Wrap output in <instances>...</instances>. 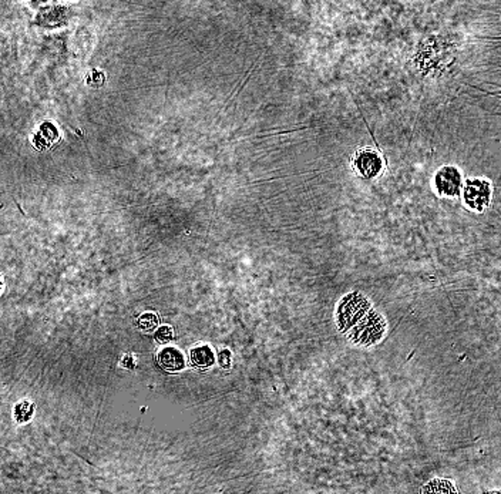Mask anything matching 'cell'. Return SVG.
I'll return each mask as SVG.
<instances>
[{
	"instance_id": "1",
	"label": "cell",
	"mask_w": 501,
	"mask_h": 494,
	"mask_svg": "<svg viewBox=\"0 0 501 494\" xmlns=\"http://www.w3.org/2000/svg\"><path fill=\"white\" fill-rule=\"evenodd\" d=\"M370 300L361 292L354 291L340 298L335 311V322L342 333L348 335L370 311Z\"/></svg>"
},
{
	"instance_id": "2",
	"label": "cell",
	"mask_w": 501,
	"mask_h": 494,
	"mask_svg": "<svg viewBox=\"0 0 501 494\" xmlns=\"http://www.w3.org/2000/svg\"><path fill=\"white\" fill-rule=\"evenodd\" d=\"M388 330L386 319L375 310H372L349 333L348 337L358 347H373L384 337Z\"/></svg>"
},
{
	"instance_id": "3",
	"label": "cell",
	"mask_w": 501,
	"mask_h": 494,
	"mask_svg": "<svg viewBox=\"0 0 501 494\" xmlns=\"http://www.w3.org/2000/svg\"><path fill=\"white\" fill-rule=\"evenodd\" d=\"M463 203L465 205L477 214H483L491 203L493 189L490 181L484 178H470L465 182L463 191Z\"/></svg>"
},
{
	"instance_id": "4",
	"label": "cell",
	"mask_w": 501,
	"mask_h": 494,
	"mask_svg": "<svg viewBox=\"0 0 501 494\" xmlns=\"http://www.w3.org/2000/svg\"><path fill=\"white\" fill-rule=\"evenodd\" d=\"M465 180L461 171L454 166L440 167L433 177L435 191L442 198H454L463 191Z\"/></svg>"
},
{
	"instance_id": "5",
	"label": "cell",
	"mask_w": 501,
	"mask_h": 494,
	"mask_svg": "<svg viewBox=\"0 0 501 494\" xmlns=\"http://www.w3.org/2000/svg\"><path fill=\"white\" fill-rule=\"evenodd\" d=\"M354 167L365 180H375L383 171V159L370 147L361 148L354 157Z\"/></svg>"
},
{
	"instance_id": "6",
	"label": "cell",
	"mask_w": 501,
	"mask_h": 494,
	"mask_svg": "<svg viewBox=\"0 0 501 494\" xmlns=\"http://www.w3.org/2000/svg\"><path fill=\"white\" fill-rule=\"evenodd\" d=\"M160 366L167 372H180L185 368V358L178 348L166 347L157 355Z\"/></svg>"
},
{
	"instance_id": "7",
	"label": "cell",
	"mask_w": 501,
	"mask_h": 494,
	"mask_svg": "<svg viewBox=\"0 0 501 494\" xmlns=\"http://www.w3.org/2000/svg\"><path fill=\"white\" fill-rule=\"evenodd\" d=\"M189 359L192 365L200 369H208L215 363V354L208 345H198L192 348L189 352Z\"/></svg>"
},
{
	"instance_id": "8",
	"label": "cell",
	"mask_w": 501,
	"mask_h": 494,
	"mask_svg": "<svg viewBox=\"0 0 501 494\" xmlns=\"http://www.w3.org/2000/svg\"><path fill=\"white\" fill-rule=\"evenodd\" d=\"M423 494H457V490L450 480L437 477L423 487Z\"/></svg>"
},
{
	"instance_id": "9",
	"label": "cell",
	"mask_w": 501,
	"mask_h": 494,
	"mask_svg": "<svg viewBox=\"0 0 501 494\" xmlns=\"http://www.w3.org/2000/svg\"><path fill=\"white\" fill-rule=\"evenodd\" d=\"M34 405L29 400H22L15 406V421L17 423H29L34 414Z\"/></svg>"
},
{
	"instance_id": "10",
	"label": "cell",
	"mask_w": 501,
	"mask_h": 494,
	"mask_svg": "<svg viewBox=\"0 0 501 494\" xmlns=\"http://www.w3.org/2000/svg\"><path fill=\"white\" fill-rule=\"evenodd\" d=\"M159 317L157 314L154 312H144L143 315L138 317L137 319V326L143 330V332H156L159 329Z\"/></svg>"
},
{
	"instance_id": "11",
	"label": "cell",
	"mask_w": 501,
	"mask_h": 494,
	"mask_svg": "<svg viewBox=\"0 0 501 494\" xmlns=\"http://www.w3.org/2000/svg\"><path fill=\"white\" fill-rule=\"evenodd\" d=\"M173 337H174V330L170 325H163L156 332H154V339H156L161 345L168 344L170 340H173Z\"/></svg>"
},
{
	"instance_id": "12",
	"label": "cell",
	"mask_w": 501,
	"mask_h": 494,
	"mask_svg": "<svg viewBox=\"0 0 501 494\" xmlns=\"http://www.w3.org/2000/svg\"><path fill=\"white\" fill-rule=\"evenodd\" d=\"M218 363L222 369H229L231 365H233V354H231L229 349H222L218 354Z\"/></svg>"
},
{
	"instance_id": "13",
	"label": "cell",
	"mask_w": 501,
	"mask_h": 494,
	"mask_svg": "<svg viewBox=\"0 0 501 494\" xmlns=\"http://www.w3.org/2000/svg\"><path fill=\"white\" fill-rule=\"evenodd\" d=\"M123 366L124 368H129V369H134V361H133V356L131 355H126L122 361Z\"/></svg>"
}]
</instances>
